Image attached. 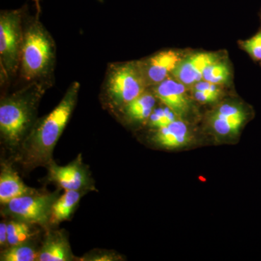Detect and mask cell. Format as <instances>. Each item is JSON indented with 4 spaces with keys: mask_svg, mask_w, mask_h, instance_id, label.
<instances>
[{
    "mask_svg": "<svg viewBox=\"0 0 261 261\" xmlns=\"http://www.w3.org/2000/svg\"><path fill=\"white\" fill-rule=\"evenodd\" d=\"M80 84L73 82L59 104L34 126L24 143V160L30 166L49 163L53 149L69 121L80 92Z\"/></svg>",
    "mask_w": 261,
    "mask_h": 261,
    "instance_id": "6da1fadb",
    "label": "cell"
},
{
    "mask_svg": "<svg viewBox=\"0 0 261 261\" xmlns=\"http://www.w3.org/2000/svg\"><path fill=\"white\" fill-rule=\"evenodd\" d=\"M54 40L39 17L23 27L20 70L22 78L30 82H45L53 73L56 62Z\"/></svg>",
    "mask_w": 261,
    "mask_h": 261,
    "instance_id": "7a4b0ae2",
    "label": "cell"
},
{
    "mask_svg": "<svg viewBox=\"0 0 261 261\" xmlns=\"http://www.w3.org/2000/svg\"><path fill=\"white\" fill-rule=\"evenodd\" d=\"M46 82H32L15 93L2 99L0 130L10 145L23 140L37 110L38 102L45 90Z\"/></svg>",
    "mask_w": 261,
    "mask_h": 261,
    "instance_id": "3957f363",
    "label": "cell"
},
{
    "mask_svg": "<svg viewBox=\"0 0 261 261\" xmlns=\"http://www.w3.org/2000/svg\"><path fill=\"white\" fill-rule=\"evenodd\" d=\"M147 84L140 63H117L108 68L103 94L113 108L122 109L146 91Z\"/></svg>",
    "mask_w": 261,
    "mask_h": 261,
    "instance_id": "277c9868",
    "label": "cell"
},
{
    "mask_svg": "<svg viewBox=\"0 0 261 261\" xmlns=\"http://www.w3.org/2000/svg\"><path fill=\"white\" fill-rule=\"evenodd\" d=\"M24 9L3 10L0 14V63L7 78L20 69Z\"/></svg>",
    "mask_w": 261,
    "mask_h": 261,
    "instance_id": "5b68a950",
    "label": "cell"
},
{
    "mask_svg": "<svg viewBox=\"0 0 261 261\" xmlns=\"http://www.w3.org/2000/svg\"><path fill=\"white\" fill-rule=\"evenodd\" d=\"M248 116L245 108L239 103L225 102L215 108L207 119L214 142L218 145L237 142Z\"/></svg>",
    "mask_w": 261,
    "mask_h": 261,
    "instance_id": "8992f818",
    "label": "cell"
},
{
    "mask_svg": "<svg viewBox=\"0 0 261 261\" xmlns=\"http://www.w3.org/2000/svg\"><path fill=\"white\" fill-rule=\"evenodd\" d=\"M57 199V194L21 196L6 204V211L19 221L28 224L45 225L49 223L51 207Z\"/></svg>",
    "mask_w": 261,
    "mask_h": 261,
    "instance_id": "52a82bcc",
    "label": "cell"
},
{
    "mask_svg": "<svg viewBox=\"0 0 261 261\" xmlns=\"http://www.w3.org/2000/svg\"><path fill=\"white\" fill-rule=\"evenodd\" d=\"M151 140L159 148L170 151L192 148L197 142L191 128L186 121L181 119H177L167 126L156 129Z\"/></svg>",
    "mask_w": 261,
    "mask_h": 261,
    "instance_id": "ba28073f",
    "label": "cell"
},
{
    "mask_svg": "<svg viewBox=\"0 0 261 261\" xmlns=\"http://www.w3.org/2000/svg\"><path fill=\"white\" fill-rule=\"evenodd\" d=\"M154 94L166 107L176 113L179 119H186L192 111V101L185 84L176 80L166 79L155 85Z\"/></svg>",
    "mask_w": 261,
    "mask_h": 261,
    "instance_id": "9c48e42d",
    "label": "cell"
},
{
    "mask_svg": "<svg viewBox=\"0 0 261 261\" xmlns=\"http://www.w3.org/2000/svg\"><path fill=\"white\" fill-rule=\"evenodd\" d=\"M49 166V179L65 190L80 191L89 185L88 173L82 163L81 155L66 166H58L55 163Z\"/></svg>",
    "mask_w": 261,
    "mask_h": 261,
    "instance_id": "30bf717a",
    "label": "cell"
},
{
    "mask_svg": "<svg viewBox=\"0 0 261 261\" xmlns=\"http://www.w3.org/2000/svg\"><path fill=\"white\" fill-rule=\"evenodd\" d=\"M182 60L177 51L166 50L154 55L143 62H139L148 85L159 84L172 73Z\"/></svg>",
    "mask_w": 261,
    "mask_h": 261,
    "instance_id": "8fae6325",
    "label": "cell"
},
{
    "mask_svg": "<svg viewBox=\"0 0 261 261\" xmlns=\"http://www.w3.org/2000/svg\"><path fill=\"white\" fill-rule=\"evenodd\" d=\"M216 61L211 53H196L182 59L173 71L176 80L185 86L195 85L202 80L206 67Z\"/></svg>",
    "mask_w": 261,
    "mask_h": 261,
    "instance_id": "7c38bea8",
    "label": "cell"
},
{
    "mask_svg": "<svg viewBox=\"0 0 261 261\" xmlns=\"http://www.w3.org/2000/svg\"><path fill=\"white\" fill-rule=\"evenodd\" d=\"M35 193L23 183L16 172L9 167H3L0 175V202L6 205L10 201L21 196Z\"/></svg>",
    "mask_w": 261,
    "mask_h": 261,
    "instance_id": "4fadbf2b",
    "label": "cell"
},
{
    "mask_svg": "<svg viewBox=\"0 0 261 261\" xmlns=\"http://www.w3.org/2000/svg\"><path fill=\"white\" fill-rule=\"evenodd\" d=\"M72 258L73 255L67 239L61 232H54L47 235L38 260L67 261Z\"/></svg>",
    "mask_w": 261,
    "mask_h": 261,
    "instance_id": "5bb4252c",
    "label": "cell"
},
{
    "mask_svg": "<svg viewBox=\"0 0 261 261\" xmlns=\"http://www.w3.org/2000/svg\"><path fill=\"white\" fill-rule=\"evenodd\" d=\"M157 99L154 93L145 91L121 110L130 121L143 122L148 120L153 112Z\"/></svg>",
    "mask_w": 261,
    "mask_h": 261,
    "instance_id": "9a60e30c",
    "label": "cell"
},
{
    "mask_svg": "<svg viewBox=\"0 0 261 261\" xmlns=\"http://www.w3.org/2000/svg\"><path fill=\"white\" fill-rule=\"evenodd\" d=\"M81 197L82 194L80 191L65 190L63 195L57 198L53 203L49 224H58L69 219L80 202Z\"/></svg>",
    "mask_w": 261,
    "mask_h": 261,
    "instance_id": "2e32d148",
    "label": "cell"
},
{
    "mask_svg": "<svg viewBox=\"0 0 261 261\" xmlns=\"http://www.w3.org/2000/svg\"><path fill=\"white\" fill-rule=\"evenodd\" d=\"M39 252L25 243L13 245L2 252L1 260L3 261H34L39 259Z\"/></svg>",
    "mask_w": 261,
    "mask_h": 261,
    "instance_id": "e0dca14e",
    "label": "cell"
},
{
    "mask_svg": "<svg viewBox=\"0 0 261 261\" xmlns=\"http://www.w3.org/2000/svg\"><path fill=\"white\" fill-rule=\"evenodd\" d=\"M229 78V69L227 65L223 62L215 61L206 67L202 80L211 83L219 84L224 83Z\"/></svg>",
    "mask_w": 261,
    "mask_h": 261,
    "instance_id": "ac0fdd59",
    "label": "cell"
},
{
    "mask_svg": "<svg viewBox=\"0 0 261 261\" xmlns=\"http://www.w3.org/2000/svg\"><path fill=\"white\" fill-rule=\"evenodd\" d=\"M177 119L179 118L176 116V113L169 108L164 106V107L154 109L148 121L149 126L156 130L167 126Z\"/></svg>",
    "mask_w": 261,
    "mask_h": 261,
    "instance_id": "d6986e66",
    "label": "cell"
},
{
    "mask_svg": "<svg viewBox=\"0 0 261 261\" xmlns=\"http://www.w3.org/2000/svg\"><path fill=\"white\" fill-rule=\"evenodd\" d=\"M243 47L256 60H261V32L243 43Z\"/></svg>",
    "mask_w": 261,
    "mask_h": 261,
    "instance_id": "ffe728a7",
    "label": "cell"
},
{
    "mask_svg": "<svg viewBox=\"0 0 261 261\" xmlns=\"http://www.w3.org/2000/svg\"><path fill=\"white\" fill-rule=\"evenodd\" d=\"M193 96L196 100L201 104H212V103L217 102L220 97V95H218V94L195 90V89H193Z\"/></svg>",
    "mask_w": 261,
    "mask_h": 261,
    "instance_id": "44dd1931",
    "label": "cell"
},
{
    "mask_svg": "<svg viewBox=\"0 0 261 261\" xmlns=\"http://www.w3.org/2000/svg\"><path fill=\"white\" fill-rule=\"evenodd\" d=\"M31 236H32V233H31L30 227H29L27 228V229H24L23 231H19V232L15 233V234L8 237V244H9L10 246H13V245L25 243V242Z\"/></svg>",
    "mask_w": 261,
    "mask_h": 261,
    "instance_id": "7402d4cb",
    "label": "cell"
},
{
    "mask_svg": "<svg viewBox=\"0 0 261 261\" xmlns=\"http://www.w3.org/2000/svg\"><path fill=\"white\" fill-rule=\"evenodd\" d=\"M8 243V224L5 222L0 224V245L5 246Z\"/></svg>",
    "mask_w": 261,
    "mask_h": 261,
    "instance_id": "603a6c76",
    "label": "cell"
},
{
    "mask_svg": "<svg viewBox=\"0 0 261 261\" xmlns=\"http://www.w3.org/2000/svg\"><path fill=\"white\" fill-rule=\"evenodd\" d=\"M35 2H36V3H37V5L38 8H39V0H35Z\"/></svg>",
    "mask_w": 261,
    "mask_h": 261,
    "instance_id": "cb8c5ba5",
    "label": "cell"
}]
</instances>
